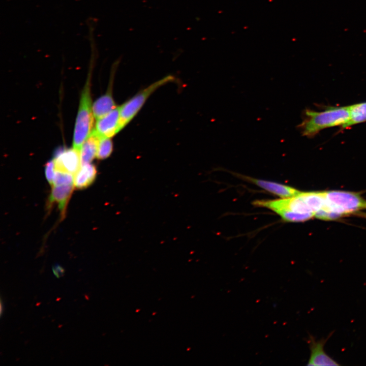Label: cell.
<instances>
[{
  "label": "cell",
  "instance_id": "6",
  "mask_svg": "<svg viewBox=\"0 0 366 366\" xmlns=\"http://www.w3.org/2000/svg\"><path fill=\"white\" fill-rule=\"evenodd\" d=\"M120 108L117 107L105 116L97 119L93 131L100 138H111L119 130Z\"/></svg>",
  "mask_w": 366,
  "mask_h": 366
},
{
  "label": "cell",
  "instance_id": "4",
  "mask_svg": "<svg viewBox=\"0 0 366 366\" xmlns=\"http://www.w3.org/2000/svg\"><path fill=\"white\" fill-rule=\"evenodd\" d=\"M174 80V77L171 75L162 78L141 90L120 106L119 130L121 131L132 120L155 90Z\"/></svg>",
  "mask_w": 366,
  "mask_h": 366
},
{
  "label": "cell",
  "instance_id": "8",
  "mask_svg": "<svg viewBox=\"0 0 366 366\" xmlns=\"http://www.w3.org/2000/svg\"><path fill=\"white\" fill-rule=\"evenodd\" d=\"M239 176L245 180L252 182L263 190L281 198L293 197L300 192L292 187L278 182L259 179L244 175H239Z\"/></svg>",
  "mask_w": 366,
  "mask_h": 366
},
{
  "label": "cell",
  "instance_id": "16",
  "mask_svg": "<svg viewBox=\"0 0 366 366\" xmlns=\"http://www.w3.org/2000/svg\"><path fill=\"white\" fill-rule=\"evenodd\" d=\"M110 138H100L96 156L98 159H106L112 153L113 151V143Z\"/></svg>",
  "mask_w": 366,
  "mask_h": 366
},
{
  "label": "cell",
  "instance_id": "1",
  "mask_svg": "<svg viewBox=\"0 0 366 366\" xmlns=\"http://www.w3.org/2000/svg\"><path fill=\"white\" fill-rule=\"evenodd\" d=\"M305 117L298 126L303 136L311 138L324 129L342 126L350 117L348 106L332 107L323 111L306 109Z\"/></svg>",
  "mask_w": 366,
  "mask_h": 366
},
{
  "label": "cell",
  "instance_id": "7",
  "mask_svg": "<svg viewBox=\"0 0 366 366\" xmlns=\"http://www.w3.org/2000/svg\"><path fill=\"white\" fill-rule=\"evenodd\" d=\"M322 339L316 341L313 337H310L308 341L311 351L310 359L308 365L325 366L339 365L336 361L329 357L324 350V346L327 340Z\"/></svg>",
  "mask_w": 366,
  "mask_h": 366
},
{
  "label": "cell",
  "instance_id": "18",
  "mask_svg": "<svg viewBox=\"0 0 366 366\" xmlns=\"http://www.w3.org/2000/svg\"><path fill=\"white\" fill-rule=\"evenodd\" d=\"M55 171V163L53 160L48 161L45 165V176L49 184L53 185V179Z\"/></svg>",
  "mask_w": 366,
  "mask_h": 366
},
{
  "label": "cell",
  "instance_id": "2",
  "mask_svg": "<svg viewBox=\"0 0 366 366\" xmlns=\"http://www.w3.org/2000/svg\"><path fill=\"white\" fill-rule=\"evenodd\" d=\"M90 79L89 75L81 93L74 131L73 148L79 151L93 131L94 116L92 106Z\"/></svg>",
  "mask_w": 366,
  "mask_h": 366
},
{
  "label": "cell",
  "instance_id": "13",
  "mask_svg": "<svg viewBox=\"0 0 366 366\" xmlns=\"http://www.w3.org/2000/svg\"><path fill=\"white\" fill-rule=\"evenodd\" d=\"M299 194L314 215L317 211L323 209L326 205V199L324 192L300 191Z\"/></svg>",
  "mask_w": 366,
  "mask_h": 366
},
{
  "label": "cell",
  "instance_id": "10",
  "mask_svg": "<svg viewBox=\"0 0 366 366\" xmlns=\"http://www.w3.org/2000/svg\"><path fill=\"white\" fill-rule=\"evenodd\" d=\"M97 174V170L94 165L90 163L81 165L79 169L74 174V187L78 189L88 187L96 179Z\"/></svg>",
  "mask_w": 366,
  "mask_h": 366
},
{
  "label": "cell",
  "instance_id": "9",
  "mask_svg": "<svg viewBox=\"0 0 366 366\" xmlns=\"http://www.w3.org/2000/svg\"><path fill=\"white\" fill-rule=\"evenodd\" d=\"M74 185H64L53 186L48 202L50 208L54 203L58 205L63 216L65 214L67 205L73 192Z\"/></svg>",
  "mask_w": 366,
  "mask_h": 366
},
{
  "label": "cell",
  "instance_id": "3",
  "mask_svg": "<svg viewBox=\"0 0 366 366\" xmlns=\"http://www.w3.org/2000/svg\"><path fill=\"white\" fill-rule=\"evenodd\" d=\"M325 210L344 216L361 209H366V200L358 194L343 191H324Z\"/></svg>",
  "mask_w": 366,
  "mask_h": 366
},
{
  "label": "cell",
  "instance_id": "11",
  "mask_svg": "<svg viewBox=\"0 0 366 366\" xmlns=\"http://www.w3.org/2000/svg\"><path fill=\"white\" fill-rule=\"evenodd\" d=\"M116 106L110 87L106 94L97 99L93 103V112L94 117L98 119L111 112Z\"/></svg>",
  "mask_w": 366,
  "mask_h": 366
},
{
  "label": "cell",
  "instance_id": "12",
  "mask_svg": "<svg viewBox=\"0 0 366 366\" xmlns=\"http://www.w3.org/2000/svg\"><path fill=\"white\" fill-rule=\"evenodd\" d=\"M99 139L100 138L92 131L80 150L81 165L90 163L96 157Z\"/></svg>",
  "mask_w": 366,
  "mask_h": 366
},
{
  "label": "cell",
  "instance_id": "15",
  "mask_svg": "<svg viewBox=\"0 0 366 366\" xmlns=\"http://www.w3.org/2000/svg\"><path fill=\"white\" fill-rule=\"evenodd\" d=\"M285 221L289 222H304L314 217V214L300 213L291 210L281 211L277 213Z\"/></svg>",
  "mask_w": 366,
  "mask_h": 366
},
{
  "label": "cell",
  "instance_id": "5",
  "mask_svg": "<svg viewBox=\"0 0 366 366\" xmlns=\"http://www.w3.org/2000/svg\"><path fill=\"white\" fill-rule=\"evenodd\" d=\"M55 170L74 175L81 167L80 151L73 148H58L54 153Z\"/></svg>",
  "mask_w": 366,
  "mask_h": 366
},
{
  "label": "cell",
  "instance_id": "17",
  "mask_svg": "<svg viewBox=\"0 0 366 366\" xmlns=\"http://www.w3.org/2000/svg\"><path fill=\"white\" fill-rule=\"evenodd\" d=\"M74 175L55 170L53 179V186L74 185Z\"/></svg>",
  "mask_w": 366,
  "mask_h": 366
},
{
  "label": "cell",
  "instance_id": "14",
  "mask_svg": "<svg viewBox=\"0 0 366 366\" xmlns=\"http://www.w3.org/2000/svg\"><path fill=\"white\" fill-rule=\"evenodd\" d=\"M350 117L341 127L347 128L353 125L366 121V102L348 106Z\"/></svg>",
  "mask_w": 366,
  "mask_h": 366
}]
</instances>
